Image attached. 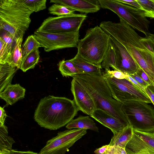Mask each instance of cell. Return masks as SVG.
<instances>
[{
	"label": "cell",
	"mask_w": 154,
	"mask_h": 154,
	"mask_svg": "<svg viewBox=\"0 0 154 154\" xmlns=\"http://www.w3.org/2000/svg\"><path fill=\"white\" fill-rule=\"evenodd\" d=\"M5 31V32L3 33L0 37L2 38L8 49L11 52L15 41L11 34L6 31Z\"/></svg>",
	"instance_id": "obj_33"
},
{
	"label": "cell",
	"mask_w": 154,
	"mask_h": 154,
	"mask_svg": "<svg viewBox=\"0 0 154 154\" xmlns=\"http://www.w3.org/2000/svg\"><path fill=\"white\" fill-rule=\"evenodd\" d=\"M110 36L99 26L88 29L79 40L77 54L84 60L101 66L109 44Z\"/></svg>",
	"instance_id": "obj_5"
},
{
	"label": "cell",
	"mask_w": 154,
	"mask_h": 154,
	"mask_svg": "<svg viewBox=\"0 0 154 154\" xmlns=\"http://www.w3.org/2000/svg\"><path fill=\"white\" fill-rule=\"evenodd\" d=\"M50 3L63 5L85 14L97 12L100 7L97 0H51Z\"/></svg>",
	"instance_id": "obj_14"
},
{
	"label": "cell",
	"mask_w": 154,
	"mask_h": 154,
	"mask_svg": "<svg viewBox=\"0 0 154 154\" xmlns=\"http://www.w3.org/2000/svg\"><path fill=\"white\" fill-rule=\"evenodd\" d=\"M140 40L148 50L154 54V41L153 40L149 37H141Z\"/></svg>",
	"instance_id": "obj_35"
},
{
	"label": "cell",
	"mask_w": 154,
	"mask_h": 154,
	"mask_svg": "<svg viewBox=\"0 0 154 154\" xmlns=\"http://www.w3.org/2000/svg\"><path fill=\"white\" fill-rule=\"evenodd\" d=\"M4 107H0V123L2 124H4L5 119L7 116L5 110L4 109Z\"/></svg>",
	"instance_id": "obj_43"
},
{
	"label": "cell",
	"mask_w": 154,
	"mask_h": 154,
	"mask_svg": "<svg viewBox=\"0 0 154 154\" xmlns=\"http://www.w3.org/2000/svg\"><path fill=\"white\" fill-rule=\"evenodd\" d=\"M133 133L154 148V132H146L133 130Z\"/></svg>",
	"instance_id": "obj_32"
},
{
	"label": "cell",
	"mask_w": 154,
	"mask_h": 154,
	"mask_svg": "<svg viewBox=\"0 0 154 154\" xmlns=\"http://www.w3.org/2000/svg\"><path fill=\"white\" fill-rule=\"evenodd\" d=\"M23 37H20L15 41L11 52V57L8 62L10 66L20 69L23 58L21 45Z\"/></svg>",
	"instance_id": "obj_23"
},
{
	"label": "cell",
	"mask_w": 154,
	"mask_h": 154,
	"mask_svg": "<svg viewBox=\"0 0 154 154\" xmlns=\"http://www.w3.org/2000/svg\"><path fill=\"white\" fill-rule=\"evenodd\" d=\"M109 145H106L97 149L94 151L96 154H108V150Z\"/></svg>",
	"instance_id": "obj_41"
},
{
	"label": "cell",
	"mask_w": 154,
	"mask_h": 154,
	"mask_svg": "<svg viewBox=\"0 0 154 154\" xmlns=\"http://www.w3.org/2000/svg\"><path fill=\"white\" fill-rule=\"evenodd\" d=\"M87 17L85 14L74 13L49 17L43 21L36 30L53 33L78 32Z\"/></svg>",
	"instance_id": "obj_9"
},
{
	"label": "cell",
	"mask_w": 154,
	"mask_h": 154,
	"mask_svg": "<svg viewBox=\"0 0 154 154\" xmlns=\"http://www.w3.org/2000/svg\"><path fill=\"white\" fill-rule=\"evenodd\" d=\"M45 52L77 47L79 40V31L49 33L36 30L33 34Z\"/></svg>",
	"instance_id": "obj_10"
},
{
	"label": "cell",
	"mask_w": 154,
	"mask_h": 154,
	"mask_svg": "<svg viewBox=\"0 0 154 154\" xmlns=\"http://www.w3.org/2000/svg\"><path fill=\"white\" fill-rule=\"evenodd\" d=\"M9 154H39V153L29 151H19L12 149L10 151Z\"/></svg>",
	"instance_id": "obj_44"
},
{
	"label": "cell",
	"mask_w": 154,
	"mask_h": 154,
	"mask_svg": "<svg viewBox=\"0 0 154 154\" xmlns=\"http://www.w3.org/2000/svg\"><path fill=\"white\" fill-rule=\"evenodd\" d=\"M72 78L85 88L93 99L97 109L103 110L126 125H130L122 108V103L113 98L102 74H78Z\"/></svg>",
	"instance_id": "obj_3"
},
{
	"label": "cell",
	"mask_w": 154,
	"mask_h": 154,
	"mask_svg": "<svg viewBox=\"0 0 154 154\" xmlns=\"http://www.w3.org/2000/svg\"><path fill=\"white\" fill-rule=\"evenodd\" d=\"M50 14L60 16L74 14L75 11L64 5L54 4L48 8Z\"/></svg>",
	"instance_id": "obj_28"
},
{
	"label": "cell",
	"mask_w": 154,
	"mask_h": 154,
	"mask_svg": "<svg viewBox=\"0 0 154 154\" xmlns=\"http://www.w3.org/2000/svg\"><path fill=\"white\" fill-rule=\"evenodd\" d=\"M102 68L105 70L109 69L110 67L117 70L116 65V57L112 46L109 43V46L101 63Z\"/></svg>",
	"instance_id": "obj_27"
},
{
	"label": "cell",
	"mask_w": 154,
	"mask_h": 154,
	"mask_svg": "<svg viewBox=\"0 0 154 154\" xmlns=\"http://www.w3.org/2000/svg\"><path fill=\"white\" fill-rule=\"evenodd\" d=\"M33 12L22 0H0V29L11 34L15 41L23 37L28 29Z\"/></svg>",
	"instance_id": "obj_4"
},
{
	"label": "cell",
	"mask_w": 154,
	"mask_h": 154,
	"mask_svg": "<svg viewBox=\"0 0 154 154\" xmlns=\"http://www.w3.org/2000/svg\"><path fill=\"white\" fill-rule=\"evenodd\" d=\"M100 7L109 10L133 29L140 32L149 37L150 22L145 16V11L118 0H98Z\"/></svg>",
	"instance_id": "obj_6"
},
{
	"label": "cell",
	"mask_w": 154,
	"mask_h": 154,
	"mask_svg": "<svg viewBox=\"0 0 154 154\" xmlns=\"http://www.w3.org/2000/svg\"><path fill=\"white\" fill-rule=\"evenodd\" d=\"M70 60L79 70L80 74L100 75L102 73L101 66L91 63L82 58L77 54Z\"/></svg>",
	"instance_id": "obj_18"
},
{
	"label": "cell",
	"mask_w": 154,
	"mask_h": 154,
	"mask_svg": "<svg viewBox=\"0 0 154 154\" xmlns=\"http://www.w3.org/2000/svg\"><path fill=\"white\" fill-rule=\"evenodd\" d=\"M38 49L30 54L21 63L20 69L23 72H26L30 69H33L38 63L40 59Z\"/></svg>",
	"instance_id": "obj_26"
},
{
	"label": "cell",
	"mask_w": 154,
	"mask_h": 154,
	"mask_svg": "<svg viewBox=\"0 0 154 154\" xmlns=\"http://www.w3.org/2000/svg\"><path fill=\"white\" fill-rule=\"evenodd\" d=\"M118 1L122 3L131 5L140 9L143 10L142 8L137 0H118Z\"/></svg>",
	"instance_id": "obj_39"
},
{
	"label": "cell",
	"mask_w": 154,
	"mask_h": 154,
	"mask_svg": "<svg viewBox=\"0 0 154 154\" xmlns=\"http://www.w3.org/2000/svg\"><path fill=\"white\" fill-rule=\"evenodd\" d=\"M126 76L127 79L130 81L137 88L147 95L145 88L139 84L129 75L126 74Z\"/></svg>",
	"instance_id": "obj_37"
},
{
	"label": "cell",
	"mask_w": 154,
	"mask_h": 154,
	"mask_svg": "<svg viewBox=\"0 0 154 154\" xmlns=\"http://www.w3.org/2000/svg\"><path fill=\"white\" fill-rule=\"evenodd\" d=\"M71 91L74 101L79 110L91 117L97 109L93 99L85 88L73 78L71 83Z\"/></svg>",
	"instance_id": "obj_13"
},
{
	"label": "cell",
	"mask_w": 154,
	"mask_h": 154,
	"mask_svg": "<svg viewBox=\"0 0 154 154\" xmlns=\"http://www.w3.org/2000/svg\"><path fill=\"white\" fill-rule=\"evenodd\" d=\"M109 43L115 52L118 70L129 75L136 73L140 67L125 47L111 36Z\"/></svg>",
	"instance_id": "obj_12"
},
{
	"label": "cell",
	"mask_w": 154,
	"mask_h": 154,
	"mask_svg": "<svg viewBox=\"0 0 154 154\" xmlns=\"http://www.w3.org/2000/svg\"><path fill=\"white\" fill-rule=\"evenodd\" d=\"M129 75L132 77L139 84L145 88H146L148 86L150 85L149 83L146 82L141 78L139 77L136 73Z\"/></svg>",
	"instance_id": "obj_40"
},
{
	"label": "cell",
	"mask_w": 154,
	"mask_h": 154,
	"mask_svg": "<svg viewBox=\"0 0 154 154\" xmlns=\"http://www.w3.org/2000/svg\"><path fill=\"white\" fill-rule=\"evenodd\" d=\"M15 143L14 139L8 135L7 127L0 123V154H9Z\"/></svg>",
	"instance_id": "obj_22"
},
{
	"label": "cell",
	"mask_w": 154,
	"mask_h": 154,
	"mask_svg": "<svg viewBox=\"0 0 154 154\" xmlns=\"http://www.w3.org/2000/svg\"><path fill=\"white\" fill-rule=\"evenodd\" d=\"M136 73L144 81L149 83L150 86H152V83L148 75L140 67Z\"/></svg>",
	"instance_id": "obj_38"
},
{
	"label": "cell",
	"mask_w": 154,
	"mask_h": 154,
	"mask_svg": "<svg viewBox=\"0 0 154 154\" xmlns=\"http://www.w3.org/2000/svg\"><path fill=\"white\" fill-rule=\"evenodd\" d=\"M133 134L131 126L128 125L113 135L109 144L110 146H118L125 148Z\"/></svg>",
	"instance_id": "obj_19"
},
{
	"label": "cell",
	"mask_w": 154,
	"mask_h": 154,
	"mask_svg": "<svg viewBox=\"0 0 154 154\" xmlns=\"http://www.w3.org/2000/svg\"><path fill=\"white\" fill-rule=\"evenodd\" d=\"M149 37L154 41V34H151Z\"/></svg>",
	"instance_id": "obj_45"
},
{
	"label": "cell",
	"mask_w": 154,
	"mask_h": 154,
	"mask_svg": "<svg viewBox=\"0 0 154 154\" xmlns=\"http://www.w3.org/2000/svg\"><path fill=\"white\" fill-rule=\"evenodd\" d=\"M119 23L103 21L100 26L123 45L140 67L148 75L154 90V54L140 40L141 38L129 25L119 18Z\"/></svg>",
	"instance_id": "obj_1"
},
{
	"label": "cell",
	"mask_w": 154,
	"mask_h": 154,
	"mask_svg": "<svg viewBox=\"0 0 154 154\" xmlns=\"http://www.w3.org/2000/svg\"><path fill=\"white\" fill-rule=\"evenodd\" d=\"M68 129L75 128L91 130L99 132V129L94 120L88 116H80L73 119L66 125Z\"/></svg>",
	"instance_id": "obj_20"
},
{
	"label": "cell",
	"mask_w": 154,
	"mask_h": 154,
	"mask_svg": "<svg viewBox=\"0 0 154 154\" xmlns=\"http://www.w3.org/2000/svg\"><path fill=\"white\" fill-rule=\"evenodd\" d=\"M59 70L63 77H72L76 74H80L79 70L70 60L63 59L59 62Z\"/></svg>",
	"instance_id": "obj_25"
},
{
	"label": "cell",
	"mask_w": 154,
	"mask_h": 154,
	"mask_svg": "<svg viewBox=\"0 0 154 154\" xmlns=\"http://www.w3.org/2000/svg\"><path fill=\"white\" fill-rule=\"evenodd\" d=\"M91 117L109 129L114 135L128 125L101 109H96Z\"/></svg>",
	"instance_id": "obj_15"
},
{
	"label": "cell",
	"mask_w": 154,
	"mask_h": 154,
	"mask_svg": "<svg viewBox=\"0 0 154 154\" xmlns=\"http://www.w3.org/2000/svg\"><path fill=\"white\" fill-rule=\"evenodd\" d=\"M108 154H128L125 148L118 146H110Z\"/></svg>",
	"instance_id": "obj_36"
},
{
	"label": "cell",
	"mask_w": 154,
	"mask_h": 154,
	"mask_svg": "<svg viewBox=\"0 0 154 154\" xmlns=\"http://www.w3.org/2000/svg\"><path fill=\"white\" fill-rule=\"evenodd\" d=\"M125 149L128 154H154V148L134 133Z\"/></svg>",
	"instance_id": "obj_17"
},
{
	"label": "cell",
	"mask_w": 154,
	"mask_h": 154,
	"mask_svg": "<svg viewBox=\"0 0 154 154\" xmlns=\"http://www.w3.org/2000/svg\"><path fill=\"white\" fill-rule=\"evenodd\" d=\"M105 78L113 97L122 103L131 100H138L151 103L149 97L127 79H119L104 72Z\"/></svg>",
	"instance_id": "obj_8"
},
{
	"label": "cell",
	"mask_w": 154,
	"mask_h": 154,
	"mask_svg": "<svg viewBox=\"0 0 154 154\" xmlns=\"http://www.w3.org/2000/svg\"><path fill=\"white\" fill-rule=\"evenodd\" d=\"M25 5L33 12H37L46 8V0H22Z\"/></svg>",
	"instance_id": "obj_29"
},
{
	"label": "cell",
	"mask_w": 154,
	"mask_h": 154,
	"mask_svg": "<svg viewBox=\"0 0 154 154\" xmlns=\"http://www.w3.org/2000/svg\"><path fill=\"white\" fill-rule=\"evenodd\" d=\"M87 129H68L59 132L48 140L39 154H65L69 149L87 133Z\"/></svg>",
	"instance_id": "obj_11"
},
{
	"label": "cell",
	"mask_w": 154,
	"mask_h": 154,
	"mask_svg": "<svg viewBox=\"0 0 154 154\" xmlns=\"http://www.w3.org/2000/svg\"><path fill=\"white\" fill-rule=\"evenodd\" d=\"M18 69L8 63L0 64V92L11 84L12 79Z\"/></svg>",
	"instance_id": "obj_21"
},
{
	"label": "cell",
	"mask_w": 154,
	"mask_h": 154,
	"mask_svg": "<svg viewBox=\"0 0 154 154\" xmlns=\"http://www.w3.org/2000/svg\"><path fill=\"white\" fill-rule=\"evenodd\" d=\"M145 11L146 17L154 18V0H137Z\"/></svg>",
	"instance_id": "obj_30"
},
{
	"label": "cell",
	"mask_w": 154,
	"mask_h": 154,
	"mask_svg": "<svg viewBox=\"0 0 154 154\" xmlns=\"http://www.w3.org/2000/svg\"><path fill=\"white\" fill-rule=\"evenodd\" d=\"M122 108L134 130L154 132V109L145 102L131 100L122 103Z\"/></svg>",
	"instance_id": "obj_7"
},
{
	"label": "cell",
	"mask_w": 154,
	"mask_h": 154,
	"mask_svg": "<svg viewBox=\"0 0 154 154\" xmlns=\"http://www.w3.org/2000/svg\"><path fill=\"white\" fill-rule=\"evenodd\" d=\"M104 72L111 76L118 79H122L127 78L126 74L119 70H110L109 69L105 70Z\"/></svg>",
	"instance_id": "obj_34"
},
{
	"label": "cell",
	"mask_w": 154,
	"mask_h": 154,
	"mask_svg": "<svg viewBox=\"0 0 154 154\" xmlns=\"http://www.w3.org/2000/svg\"><path fill=\"white\" fill-rule=\"evenodd\" d=\"M145 89L146 94L154 105V91L152 89V86L150 85Z\"/></svg>",
	"instance_id": "obj_42"
},
{
	"label": "cell",
	"mask_w": 154,
	"mask_h": 154,
	"mask_svg": "<svg viewBox=\"0 0 154 154\" xmlns=\"http://www.w3.org/2000/svg\"><path fill=\"white\" fill-rule=\"evenodd\" d=\"M25 89L19 84H10L0 92V98L6 102V105H12L24 97Z\"/></svg>",
	"instance_id": "obj_16"
},
{
	"label": "cell",
	"mask_w": 154,
	"mask_h": 154,
	"mask_svg": "<svg viewBox=\"0 0 154 154\" xmlns=\"http://www.w3.org/2000/svg\"><path fill=\"white\" fill-rule=\"evenodd\" d=\"M40 47H42V45L33 35L28 36L26 39L22 47L23 55L22 62L30 54Z\"/></svg>",
	"instance_id": "obj_24"
},
{
	"label": "cell",
	"mask_w": 154,
	"mask_h": 154,
	"mask_svg": "<svg viewBox=\"0 0 154 154\" xmlns=\"http://www.w3.org/2000/svg\"><path fill=\"white\" fill-rule=\"evenodd\" d=\"M78 111L74 100L49 95L40 100L34 118L41 127L55 130L67 125Z\"/></svg>",
	"instance_id": "obj_2"
},
{
	"label": "cell",
	"mask_w": 154,
	"mask_h": 154,
	"mask_svg": "<svg viewBox=\"0 0 154 154\" xmlns=\"http://www.w3.org/2000/svg\"><path fill=\"white\" fill-rule=\"evenodd\" d=\"M0 64L7 63L11 57V52L0 37Z\"/></svg>",
	"instance_id": "obj_31"
}]
</instances>
